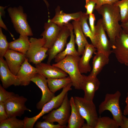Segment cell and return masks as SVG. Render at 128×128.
Listing matches in <instances>:
<instances>
[{
  "instance_id": "1f68e13d",
  "label": "cell",
  "mask_w": 128,
  "mask_h": 128,
  "mask_svg": "<svg viewBox=\"0 0 128 128\" xmlns=\"http://www.w3.org/2000/svg\"><path fill=\"white\" fill-rule=\"evenodd\" d=\"M9 43L7 41L6 36L3 33L0 27V57L3 58L9 49Z\"/></svg>"
},
{
  "instance_id": "4316f807",
  "label": "cell",
  "mask_w": 128,
  "mask_h": 128,
  "mask_svg": "<svg viewBox=\"0 0 128 128\" xmlns=\"http://www.w3.org/2000/svg\"><path fill=\"white\" fill-rule=\"evenodd\" d=\"M47 79L48 87L51 91L54 93L72 82L69 76L64 78Z\"/></svg>"
},
{
  "instance_id": "7a4b0ae2",
  "label": "cell",
  "mask_w": 128,
  "mask_h": 128,
  "mask_svg": "<svg viewBox=\"0 0 128 128\" xmlns=\"http://www.w3.org/2000/svg\"><path fill=\"white\" fill-rule=\"evenodd\" d=\"M80 56L68 55L60 61L52 65L58 68L69 75L73 86L77 90L80 89L83 74L80 72L78 63Z\"/></svg>"
},
{
  "instance_id": "30bf717a",
  "label": "cell",
  "mask_w": 128,
  "mask_h": 128,
  "mask_svg": "<svg viewBox=\"0 0 128 128\" xmlns=\"http://www.w3.org/2000/svg\"><path fill=\"white\" fill-rule=\"evenodd\" d=\"M102 24L101 18L98 20L95 26L94 34L95 47L97 51L102 53L109 57L112 53V45L108 39Z\"/></svg>"
},
{
  "instance_id": "4dcf8cb0",
  "label": "cell",
  "mask_w": 128,
  "mask_h": 128,
  "mask_svg": "<svg viewBox=\"0 0 128 128\" xmlns=\"http://www.w3.org/2000/svg\"><path fill=\"white\" fill-rule=\"evenodd\" d=\"M114 4L119 9L121 23H124L128 20V0H119Z\"/></svg>"
},
{
  "instance_id": "f546056e",
  "label": "cell",
  "mask_w": 128,
  "mask_h": 128,
  "mask_svg": "<svg viewBox=\"0 0 128 128\" xmlns=\"http://www.w3.org/2000/svg\"><path fill=\"white\" fill-rule=\"evenodd\" d=\"M119 127L113 119L104 116L98 117L95 128H118Z\"/></svg>"
},
{
  "instance_id": "f1b7e54d",
  "label": "cell",
  "mask_w": 128,
  "mask_h": 128,
  "mask_svg": "<svg viewBox=\"0 0 128 128\" xmlns=\"http://www.w3.org/2000/svg\"><path fill=\"white\" fill-rule=\"evenodd\" d=\"M0 122V128H25L24 119H20L15 117L8 118Z\"/></svg>"
},
{
  "instance_id": "ee69618b",
  "label": "cell",
  "mask_w": 128,
  "mask_h": 128,
  "mask_svg": "<svg viewBox=\"0 0 128 128\" xmlns=\"http://www.w3.org/2000/svg\"><path fill=\"white\" fill-rule=\"evenodd\" d=\"M125 64L128 67V61L127 62V63H126Z\"/></svg>"
},
{
  "instance_id": "cb8c5ba5",
  "label": "cell",
  "mask_w": 128,
  "mask_h": 128,
  "mask_svg": "<svg viewBox=\"0 0 128 128\" xmlns=\"http://www.w3.org/2000/svg\"><path fill=\"white\" fill-rule=\"evenodd\" d=\"M95 53L92 62V69L89 75L97 77L104 66L108 63L109 59V57L102 53L97 51Z\"/></svg>"
},
{
  "instance_id": "484cf974",
  "label": "cell",
  "mask_w": 128,
  "mask_h": 128,
  "mask_svg": "<svg viewBox=\"0 0 128 128\" xmlns=\"http://www.w3.org/2000/svg\"><path fill=\"white\" fill-rule=\"evenodd\" d=\"M9 49L26 55L29 47L28 36L20 35L19 38L9 43Z\"/></svg>"
},
{
  "instance_id": "4fadbf2b",
  "label": "cell",
  "mask_w": 128,
  "mask_h": 128,
  "mask_svg": "<svg viewBox=\"0 0 128 128\" xmlns=\"http://www.w3.org/2000/svg\"><path fill=\"white\" fill-rule=\"evenodd\" d=\"M40 89L42 96L40 101L37 104L36 108L41 109L44 105L50 101L55 96L50 90L47 85V79L42 75L37 73L31 80Z\"/></svg>"
},
{
  "instance_id": "836d02e7",
  "label": "cell",
  "mask_w": 128,
  "mask_h": 128,
  "mask_svg": "<svg viewBox=\"0 0 128 128\" xmlns=\"http://www.w3.org/2000/svg\"><path fill=\"white\" fill-rule=\"evenodd\" d=\"M13 92L6 91L1 85H0V102L4 101L15 95Z\"/></svg>"
},
{
  "instance_id": "277c9868",
  "label": "cell",
  "mask_w": 128,
  "mask_h": 128,
  "mask_svg": "<svg viewBox=\"0 0 128 128\" xmlns=\"http://www.w3.org/2000/svg\"><path fill=\"white\" fill-rule=\"evenodd\" d=\"M121 96L120 92L117 91L113 94L107 93L104 100L99 106L98 112L100 115L105 110L110 111L113 119L119 127L123 122L122 113L119 105V100Z\"/></svg>"
},
{
  "instance_id": "f35d334b",
  "label": "cell",
  "mask_w": 128,
  "mask_h": 128,
  "mask_svg": "<svg viewBox=\"0 0 128 128\" xmlns=\"http://www.w3.org/2000/svg\"><path fill=\"white\" fill-rule=\"evenodd\" d=\"M7 6H0V27L8 31V30L4 24L2 19V16L5 14L4 10L7 7Z\"/></svg>"
},
{
  "instance_id": "e575fe53",
  "label": "cell",
  "mask_w": 128,
  "mask_h": 128,
  "mask_svg": "<svg viewBox=\"0 0 128 128\" xmlns=\"http://www.w3.org/2000/svg\"><path fill=\"white\" fill-rule=\"evenodd\" d=\"M96 5L95 3L92 0H86L85 7L86 10V14L88 15L93 13Z\"/></svg>"
},
{
  "instance_id": "7402d4cb",
  "label": "cell",
  "mask_w": 128,
  "mask_h": 128,
  "mask_svg": "<svg viewBox=\"0 0 128 128\" xmlns=\"http://www.w3.org/2000/svg\"><path fill=\"white\" fill-rule=\"evenodd\" d=\"M67 25L70 31V40L67 44L65 49L57 55L55 57V61L56 63L61 60L68 55L80 56L75 48V36L73 34L72 24L69 23Z\"/></svg>"
},
{
  "instance_id": "7c38bea8",
  "label": "cell",
  "mask_w": 128,
  "mask_h": 128,
  "mask_svg": "<svg viewBox=\"0 0 128 128\" xmlns=\"http://www.w3.org/2000/svg\"><path fill=\"white\" fill-rule=\"evenodd\" d=\"M70 35V30L67 25L62 26L57 38L48 50L47 54L48 57L47 63L50 64L55 56L64 50L67 44V39Z\"/></svg>"
},
{
  "instance_id": "5b68a950",
  "label": "cell",
  "mask_w": 128,
  "mask_h": 128,
  "mask_svg": "<svg viewBox=\"0 0 128 128\" xmlns=\"http://www.w3.org/2000/svg\"><path fill=\"white\" fill-rule=\"evenodd\" d=\"M7 11L14 27L20 35L32 36L33 33L27 20V15L24 12L23 7H10Z\"/></svg>"
},
{
  "instance_id": "8992f818",
  "label": "cell",
  "mask_w": 128,
  "mask_h": 128,
  "mask_svg": "<svg viewBox=\"0 0 128 128\" xmlns=\"http://www.w3.org/2000/svg\"><path fill=\"white\" fill-rule=\"evenodd\" d=\"M73 97L75 104L81 115L91 128H95L99 117L93 101L87 100L83 97Z\"/></svg>"
},
{
  "instance_id": "6da1fadb",
  "label": "cell",
  "mask_w": 128,
  "mask_h": 128,
  "mask_svg": "<svg viewBox=\"0 0 128 128\" xmlns=\"http://www.w3.org/2000/svg\"><path fill=\"white\" fill-rule=\"evenodd\" d=\"M96 10L101 16L103 26L113 46L116 37L122 30L119 23L121 18L119 8L114 4H106Z\"/></svg>"
},
{
  "instance_id": "e0dca14e",
  "label": "cell",
  "mask_w": 128,
  "mask_h": 128,
  "mask_svg": "<svg viewBox=\"0 0 128 128\" xmlns=\"http://www.w3.org/2000/svg\"><path fill=\"white\" fill-rule=\"evenodd\" d=\"M61 27L48 20L45 23L44 31L41 35L46 41L44 47L49 49L52 46L58 36Z\"/></svg>"
},
{
  "instance_id": "b9f144b4",
  "label": "cell",
  "mask_w": 128,
  "mask_h": 128,
  "mask_svg": "<svg viewBox=\"0 0 128 128\" xmlns=\"http://www.w3.org/2000/svg\"><path fill=\"white\" fill-rule=\"evenodd\" d=\"M121 26L122 30L126 33L128 34V20L124 23H121Z\"/></svg>"
},
{
  "instance_id": "8fae6325",
  "label": "cell",
  "mask_w": 128,
  "mask_h": 128,
  "mask_svg": "<svg viewBox=\"0 0 128 128\" xmlns=\"http://www.w3.org/2000/svg\"><path fill=\"white\" fill-rule=\"evenodd\" d=\"M112 51L121 64H125L128 62V34L122 30L115 38Z\"/></svg>"
},
{
  "instance_id": "5bb4252c",
  "label": "cell",
  "mask_w": 128,
  "mask_h": 128,
  "mask_svg": "<svg viewBox=\"0 0 128 128\" xmlns=\"http://www.w3.org/2000/svg\"><path fill=\"white\" fill-rule=\"evenodd\" d=\"M100 82L97 77L83 75L80 89L84 92L83 98L90 101H93L96 91L98 90Z\"/></svg>"
},
{
  "instance_id": "44dd1931",
  "label": "cell",
  "mask_w": 128,
  "mask_h": 128,
  "mask_svg": "<svg viewBox=\"0 0 128 128\" xmlns=\"http://www.w3.org/2000/svg\"><path fill=\"white\" fill-rule=\"evenodd\" d=\"M96 50V48L92 44H90L88 42L86 45L78 63L79 69L82 74L87 73L91 71V68L90 61L93 57V54Z\"/></svg>"
},
{
  "instance_id": "8d00e7d4",
  "label": "cell",
  "mask_w": 128,
  "mask_h": 128,
  "mask_svg": "<svg viewBox=\"0 0 128 128\" xmlns=\"http://www.w3.org/2000/svg\"><path fill=\"white\" fill-rule=\"evenodd\" d=\"M8 118L4 103L0 102V121L5 120Z\"/></svg>"
},
{
  "instance_id": "52a82bcc",
  "label": "cell",
  "mask_w": 128,
  "mask_h": 128,
  "mask_svg": "<svg viewBox=\"0 0 128 128\" xmlns=\"http://www.w3.org/2000/svg\"><path fill=\"white\" fill-rule=\"evenodd\" d=\"M71 107L68 93L65 95L64 101L58 108L52 110L46 115L43 116L44 120L54 123L57 122L62 126H66L70 116Z\"/></svg>"
},
{
  "instance_id": "ba28073f",
  "label": "cell",
  "mask_w": 128,
  "mask_h": 128,
  "mask_svg": "<svg viewBox=\"0 0 128 128\" xmlns=\"http://www.w3.org/2000/svg\"><path fill=\"white\" fill-rule=\"evenodd\" d=\"M29 40V47L26 54V57L29 62L37 64L48 56L46 53L48 49L44 47L46 41L43 37L38 39L31 37Z\"/></svg>"
},
{
  "instance_id": "ac0fdd59",
  "label": "cell",
  "mask_w": 128,
  "mask_h": 128,
  "mask_svg": "<svg viewBox=\"0 0 128 128\" xmlns=\"http://www.w3.org/2000/svg\"><path fill=\"white\" fill-rule=\"evenodd\" d=\"M35 66L37 73L46 78H60L68 76V74L60 69L50 64L41 62Z\"/></svg>"
},
{
  "instance_id": "2e32d148",
  "label": "cell",
  "mask_w": 128,
  "mask_h": 128,
  "mask_svg": "<svg viewBox=\"0 0 128 128\" xmlns=\"http://www.w3.org/2000/svg\"><path fill=\"white\" fill-rule=\"evenodd\" d=\"M4 57L10 70L13 74L16 75L25 60L26 58V55L9 49Z\"/></svg>"
},
{
  "instance_id": "d6986e66",
  "label": "cell",
  "mask_w": 128,
  "mask_h": 128,
  "mask_svg": "<svg viewBox=\"0 0 128 128\" xmlns=\"http://www.w3.org/2000/svg\"><path fill=\"white\" fill-rule=\"evenodd\" d=\"M37 73L36 68L30 64L26 57L16 76L20 80V85L26 86L30 84L31 79Z\"/></svg>"
},
{
  "instance_id": "83f0119b",
  "label": "cell",
  "mask_w": 128,
  "mask_h": 128,
  "mask_svg": "<svg viewBox=\"0 0 128 128\" xmlns=\"http://www.w3.org/2000/svg\"><path fill=\"white\" fill-rule=\"evenodd\" d=\"M88 17V15L86 13L82 12L79 21L82 30L85 35L86 37L90 38L91 44L95 47L94 35L91 32L87 23Z\"/></svg>"
},
{
  "instance_id": "9c48e42d",
  "label": "cell",
  "mask_w": 128,
  "mask_h": 128,
  "mask_svg": "<svg viewBox=\"0 0 128 128\" xmlns=\"http://www.w3.org/2000/svg\"><path fill=\"white\" fill-rule=\"evenodd\" d=\"M27 99L22 96L15 94L3 102L8 118L20 117L25 111L31 112L25 105Z\"/></svg>"
},
{
  "instance_id": "74e56055",
  "label": "cell",
  "mask_w": 128,
  "mask_h": 128,
  "mask_svg": "<svg viewBox=\"0 0 128 128\" xmlns=\"http://www.w3.org/2000/svg\"><path fill=\"white\" fill-rule=\"evenodd\" d=\"M90 27L91 31L94 35L95 31V25L96 18L95 15L93 13L89 15Z\"/></svg>"
},
{
  "instance_id": "3957f363",
  "label": "cell",
  "mask_w": 128,
  "mask_h": 128,
  "mask_svg": "<svg viewBox=\"0 0 128 128\" xmlns=\"http://www.w3.org/2000/svg\"><path fill=\"white\" fill-rule=\"evenodd\" d=\"M72 86V82L63 88L59 94L55 96L44 105L40 112L36 115L31 118L25 117L24 119L25 128H33L35 123L40 117L52 110L59 107L62 104L66 94L72 90L71 87Z\"/></svg>"
},
{
  "instance_id": "ffe728a7",
  "label": "cell",
  "mask_w": 128,
  "mask_h": 128,
  "mask_svg": "<svg viewBox=\"0 0 128 128\" xmlns=\"http://www.w3.org/2000/svg\"><path fill=\"white\" fill-rule=\"evenodd\" d=\"M55 14L52 19L48 20L62 27L68 24L70 21L79 20L82 13L81 11L72 13L67 14L60 9V7L58 6L55 10Z\"/></svg>"
},
{
  "instance_id": "d4e9b609",
  "label": "cell",
  "mask_w": 128,
  "mask_h": 128,
  "mask_svg": "<svg viewBox=\"0 0 128 128\" xmlns=\"http://www.w3.org/2000/svg\"><path fill=\"white\" fill-rule=\"evenodd\" d=\"M72 24L75 35V43L78 46L77 51L80 56L83 53L85 46L88 42L82 31L79 21L73 20Z\"/></svg>"
},
{
  "instance_id": "603a6c76",
  "label": "cell",
  "mask_w": 128,
  "mask_h": 128,
  "mask_svg": "<svg viewBox=\"0 0 128 128\" xmlns=\"http://www.w3.org/2000/svg\"><path fill=\"white\" fill-rule=\"evenodd\" d=\"M71 107L70 116L67 128H82L84 123V119L80 114L75 104L74 97L69 100Z\"/></svg>"
},
{
  "instance_id": "d590c367",
  "label": "cell",
  "mask_w": 128,
  "mask_h": 128,
  "mask_svg": "<svg viewBox=\"0 0 128 128\" xmlns=\"http://www.w3.org/2000/svg\"><path fill=\"white\" fill-rule=\"evenodd\" d=\"M96 3L95 8L96 10L101 6L106 4L112 5L119 0H92Z\"/></svg>"
},
{
  "instance_id": "ab89813d",
  "label": "cell",
  "mask_w": 128,
  "mask_h": 128,
  "mask_svg": "<svg viewBox=\"0 0 128 128\" xmlns=\"http://www.w3.org/2000/svg\"><path fill=\"white\" fill-rule=\"evenodd\" d=\"M120 127L121 128H128V118L124 115L123 116V122Z\"/></svg>"
},
{
  "instance_id": "60d3db41",
  "label": "cell",
  "mask_w": 128,
  "mask_h": 128,
  "mask_svg": "<svg viewBox=\"0 0 128 128\" xmlns=\"http://www.w3.org/2000/svg\"><path fill=\"white\" fill-rule=\"evenodd\" d=\"M125 102L126 105L124 110L123 114L124 115L128 116V92L127 93Z\"/></svg>"
},
{
  "instance_id": "9a60e30c",
  "label": "cell",
  "mask_w": 128,
  "mask_h": 128,
  "mask_svg": "<svg viewBox=\"0 0 128 128\" xmlns=\"http://www.w3.org/2000/svg\"><path fill=\"white\" fill-rule=\"evenodd\" d=\"M0 77L2 86L5 88L12 85H20L19 78L11 71L5 60L3 57H0Z\"/></svg>"
},
{
  "instance_id": "7bdbcfd3",
  "label": "cell",
  "mask_w": 128,
  "mask_h": 128,
  "mask_svg": "<svg viewBox=\"0 0 128 128\" xmlns=\"http://www.w3.org/2000/svg\"><path fill=\"white\" fill-rule=\"evenodd\" d=\"M43 0L45 3L46 6L47 7V9H48V8L49 6V4L48 2V1H47L46 0Z\"/></svg>"
},
{
  "instance_id": "d6a6232c",
  "label": "cell",
  "mask_w": 128,
  "mask_h": 128,
  "mask_svg": "<svg viewBox=\"0 0 128 128\" xmlns=\"http://www.w3.org/2000/svg\"><path fill=\"white\" fill-rule=\"evenodd\" d=\"M67 127L66 126H62L58 124H55L45 120L37 122L35 126L37 128H64Z\"/></svg>"
}]
</instances>
